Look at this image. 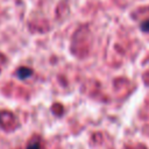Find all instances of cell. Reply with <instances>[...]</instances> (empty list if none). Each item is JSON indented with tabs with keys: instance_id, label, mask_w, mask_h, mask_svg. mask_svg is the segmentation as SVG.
<instances>
[{
	"instance_id": "obj_1",
	"label": "cell",
	"mask_w": 149,
	"mask_h": 149,
	"mask_svg": "<svg viewBox=\"0 0 149 149\" xmlns=\"http://www.w3.org/2000/svg\"><path fill=\"white\" fill-rule=\"evenodd\" d=\"M17 76H19V78H21V79L28 78L29 76H31V70L28 69V68H21V69L17 71Z\"/></svg>"
},
{
	"instance_id": "obj_2",
	"label": "cell",
	"mask_w": 149,
	"mask_h": 149,
	"mask_svg": "<svg viewBox=\"0 0 149 149\" xmlns=\"http://www.w3.org/2000/svg\"><path fill=\"white\" fill-rule=\"evenodd\" d=\"M27 149H41V146H40L38 142H31V143L27 147Z\"/></svg>"
}]
</instances>
